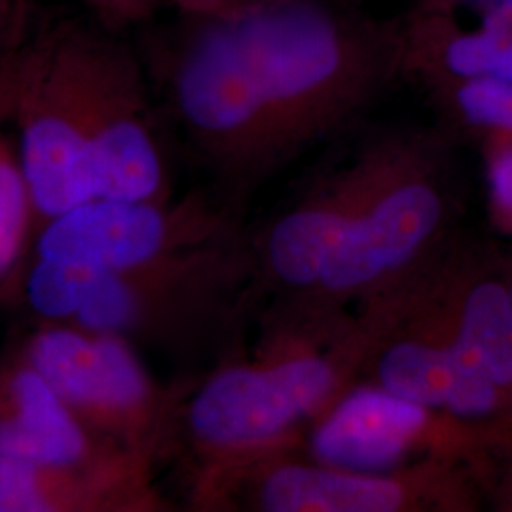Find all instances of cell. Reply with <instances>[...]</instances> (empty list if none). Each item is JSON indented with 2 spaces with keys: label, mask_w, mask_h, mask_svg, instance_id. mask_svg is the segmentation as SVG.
<instances>
[{
  "label": "cell",
  "mask_w": 512,
  "mask_h": 512,
  "mask_svg": "<svg viewBox=\"0 0 512 512\" xmlns=\"http://www.w3.org/2000/svg\"><path fill=\"white\" fill-rule=\"evenodd\" d=\"M368 346L355 313L332 332L262 330L255 357L230 355L190 382L171 448L188 501L253 459L298 448L310 421L359 380Z\"/></svg>",
  "instance_id": "1"
},
{
  "label": "cell",
  "mask_w": 512,
  "mask_h": 512,
  "mask_svg": "<svg viewBox=\"0 0 512 512\" xmlns=\"http://www.w3.org/2000/svg\"><path fill=\"white\" fill-rule=\"evenodd\" d=\"M230 16L283 165L353 126L404 76L403 19L365 18L329 0H255Z\"/></svg>",
  "instance_id": "2"
},
{
  "label": "cell",
  "mask_w": 512,
  "mask_h": 512,
  "mask_svg": "<svg viewBox=\"0 0 512 512\" xmlns=\"http://www.w3.org/2000/svg\"><path fill=\"white\" fill-rule=\"evenodd\" d=\"M439 135L395 133L389 164L317 285L262 330L325 332L406 285L452 241L454 202Z\"/></svg>",
  "instance_id": "3"
},
{
  "label": "cell",
  "mask_w": 512,
  "mask_h": 512,
  "mask_svg": "<svg viewBox=\"0 0 512 512\" xmlns=\"http://www.w3.org/2000/svg\"><path fill=\"white\" fill-rule=\"evenodd\" d=\"M255 308V264L241 230L129 270L95 275L67 325L175 359L209 351L226 359L238 353L241 329Z\"/></svg>",
  "instance_id": "4"
},
{
  "label": "cell",
  "mask_w": 512,
  "mask_h": 512,
  "mask_svg": "<svg viewBox=\"0 0 512 512\" xmlns=\"http://www.w3.org/2000/svg\"><path fill=\"white\" fill-rule=\"evenodd\" d=\"M183 16L158 55L167 105L211 177L213 202L241 220L249 200L285 165L234 18Z\"/></svg>",
  "instance_id": "5"
},
{
  "label": "cell",
  "mask_w": 512,
  "mask_h": 512,
  "mask_svg": "<svg viewBox=\"0 0 512 512\" xmlns=\"http://www.w3.org/2000/svg\"><path fill=\"white\" fill-rule=\"evenodd\" d=\"M18 355L101 439L152 465L171 456L177 414L192 380L158 384L135 346L67 323H42Z\"/></svg>",
  "instance_id": "6"
},
{
  "label": "cell",
  "mask_w": 512,
  "mask_h": 512,
  "mask_svg": "<svg viewBox=\"0 0 512 512\" xmlns=\"http://www.w3.org/2000/svg\"><path fill=\"white\" fill-rule=\"evenodd\" d=\"M463 459L429 458L370 473L319 463L298 448L270 452L220 476L194 511L450 512L473 507Z\"/></svg>",
  "instance_id": "7"
},
{
  "label": "cell",
  "mask_w": 512,
  "mask_h": 512,
  "mask_svg": "<svg viewBox=\"0 0 512 512\" xmlns=\"http://www.w3.org/2000/svg\"><path fill=\"white\" fill-rule=\"evenodd\" d=\"M10 122L33 200V241L95 198L78 67V18L38 23L10 74Z\"/></svg>",
  "instance_id": "8"
},
{
  "label": "cell",
  "mask_w": 512,
  "mask_h": 512,
  "mask_svg": "<svg viewBox=\"0 0 512 512\" xmlns=\"http://www.w3.org/2000/svg\"><path fill=\"white\" fill-rule=\"evenodd\" d=\"M78 67L95 198L175 200L164 135L139 55L103 25L78 18Z\"/></svg>",
  "instance_id": "9"
},
{
  "label": "cell",
  "mask_w": 512,
  "mask_h": 512,
  "mask_svg": "<svg viewBox=\"0 0 512 512\" xmlns=\"http://www.w3.org/2000/svg\"><path fill=\"white\" fill-rule=\"evenodd\" d=\"M395 133L361 148L349 164L323 175L289 207L249 236L262 319L293 311L317 285L332 253L346 236L389 164Z\"/></svg>",
  "instance_id": "10"
},
{
  "label": "cell",
  "mask_w": 512,
  "mask_h": 512,
  "mask_svg": "<svg viewBox=\"0 0 512 512\" xmlns=\"http://www.w3.org/2000/svg\"><path fill=\"white\" fill-rule=\"evenodd\" d=\"M243 230L211 196L167 203L92 198L48 222L33 241L35 256L90 274L122 272Z\"/></svg>",
  "instance_id": "11"
},
{
  "label": "cell",
  "mask_w": 512,
  "mask_h": 512,
  "mask_svg": "<svg viewBox=\"0 0 512 512\" xmlns=\"http://www.w3.org/2000/svg\"><path fill=\"white\" fill-rule=\"evenodd\" d=\"M482 439L448 414L357 380L304 431L298 452L319 463L387 473L429 458H475Z\"/></svg>",
  "instance_id": "12"
},
{
  "label": "cell",
  "mask_w": 512,
  "mask_h": 512,
  "mask_svg": "<svg viewBox=\"0 0 512 512\" xmlns=\"http://www.w3.org/2000/svg\"><path fill=\"white\" fill-rule=\"evenodd\" d=\"M0 461L150 475L156 467L95 435L18 353L0 366Z\"/></svg>",
  "instance_id": "13"
},
{
  "label": "cell",
  "mask_w": 512,
  "mask_h": 512,
  "mask_svg": "<svg viewBox=\"0 0 512 512\" xmlns=\"http://www.w3.org/2000/svg\"><path fill=\"white\" fill-rule=\"evenodd\" d=\"M167 501L150 473H105L0 461V512H156Z\"/></svg>",
  "instance_id": "14"
},
{
  "label": "cell",
  "mask_w": 512,
  "mask_h": 512,
  "mask_svg": "<svg viewBox=\"0 0 512 512\" xmlns=\"http://www.w3.org/2000/svg\"><path fill=\"white\" fill-rule=\"evenodd\" d=\"M404 76L421 86L458 80L512 82V33L465 25L458 14L403 19Z\"/></svg>",
  "instance_id": "15"
},
{
  "label": "cell",
  "mask_w": 512,
  "mask_h": 512,
  "mask_svg": "<svg viewBox=\"0 0 512 512\" xmlns=\"http://www.w3.org/2000/svg\"><path fill=\"white\" fill-rule=\"evenodd\" d=\"M12 69L0 76V293L12 287L33 239V200L10 122Z\"/></svg>",
  "instance_id": "16"
},
{
  "label": "cell",
  "mask_w": 512,
  "mask_h": 512,
  "mask_svg": "<svg viewBox=\"0 0 512 512\" xmlns=\"http://www.w3.org/2000/svg\"><path fill=\"white\" fill-rule=\"evenodd\" d=\"M423 88L454 126L480 133L484 139L512 137V82L458 80Z\"/></svg>",
  "instance_id": "17"
},
{
  "label": "cell",
  "mask_w": 512,
  "mask_h": 512,
  "mask_svg": "<svg viewBox=\"0 0 512 512\" xmlns=\"http://www.w3.org/2000/svg\"><path fill=\"white\" fill-rule=\"evenodd\" d=\"M33 29L31 0H0V76L16 65Z\"/></svg>",
  "instance_id": "18"
},
{
  "label": "cell",
  "mask_w": 512,
  "mask_h": 512,
  "mask_svg": "<svg viewBox=\"0 0 512 512\" xmlns=\"http://www.w3.org/2000/svg\"><path fill=\"white\" fill-rule=\"evenodd\" d=\"M486 167L495 213L512 228V137L486 139Z\"/></svg>",
  "instance_id": "19"
},
{
  "label": "cell",
  "mask_w": 512,
  "mask_h": 512,
  "mask_svg": "<svg viewBox=\"0 0 512 512\" xmlns=\"http://www.w3.org/2000/svg\"><path fill=\"white\" fill-rule=\"evenodd\" d=\"M162 2L171 0H90L93 8L107 23H128L143 18L158 8Z\"/></svg>",
  "instance_id": "20"
},
{
  "label": "cell",
  "mask_w": 512,
  "mask_h": 512,
  "mask_svg": "<svg viewBox=\"0 0 512 512\" xmlns=\"http://www.w3.org/2000/svg\"><path fill=\"white\" fill-rule=\"evenodd\" d=\"M255 0H171L186 16H224Z\"/></svg>",
  "instance_id": "21"
},
{
  "label": "cell",
  "mask_w": 512,
  "mask_h": 512,
  "mask_svg": "<svg viewBox=\"0 0 512 512\" xmlns=\"http://www.w3.org/2000/svg\"><path fill=\"white\" fill-rule=\"evenodd\" d=\"M494 0H414L412 14H461Z\"/></svg>",
  "instance_id": "22"
},
{
  "label": "cell",
  "mask_w": 512,
  "mask_h": 512,
  "mask_svg": "<svg viewBox=\"0 0 512 512\" xmlns=\"http://www.w3.org/2000/svg\"><path fill=\"white\" fill-rule=\"evenodd\" d=\"M505 503H507V507H509V509H512V490L509 492V497H507V501H505Z\"/></svg>",
  "instance_id": "23"
},
{
  "label": "cell",
  "mask_w": 512,
  "mask_h": 512,
  "mask_svg": "<svg viewBox=\"0 0 512 512\" xmlns=\"http://www.w3.org/2000/svg\"><path fill=\"white\" fill-rule=\"evenodd\" d=\"M509 281H511V293H512V279H509Z\"/></svg>",
  "instance_id": "24"
}]
</instances>
